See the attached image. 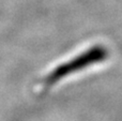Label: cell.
Wrapping results in <instances>:
<instances>
[{"mask_svg":"<svg viewBox=\"0 0 122 121\" xmlns=\"http://www.w3.org/2000/svg\"><path fill=\"white\" fill-rule=\"evenodd\" d=\"M107 55L108 53L105 47L102 46V45H95V46L91 47L90 49L86 50L85 53L78 55L74 59L70 60V61L65 62V63L60 64L56 69H54L45 77L44 85L45 86L54 85L58 81H60L61 78L76 72V71H79L93 63L101 62L103 60H105L107 58Z\"/></svg>","mask_w":122,"mask_h":121,"instance_id":"obj_1","label":"cell"}]
</instances>
